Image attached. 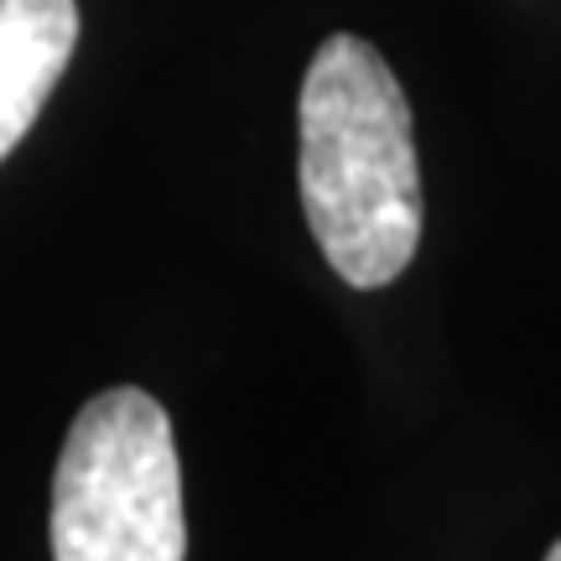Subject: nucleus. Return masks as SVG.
I'll return each mask as SVG.
<instances>
[{
	"label": "nucleus",
	"instance_id": "3",
	"mask_svg": "<svg viewBox=\"0 0 561 561\" xmlns=\"http://www.w3.org/2000/svg\"><path fill=\"white\" fill-rule=\"evenodd\" d=\"M79 42L73 0H0V161L37 125Z\"/></svg>",
	"mask_w": 561,
	"mask_h": 561
},
{
	"label": "nucleus",
	"instance_id": "1",
	"mask_svg": "<svg viewBox=\"0 0 561 561\" xmlns=\"http://www.w3.org/2000/svg\"><path fill=\"white\" fill-rule=\"evenodd\" d=\"M297 182L322 261L375 291L421 244V167L411 104L390 62L354 32H333L301 79Z\"/></svg>",
	"mask_w": 561,
	"mask_h": 561
},
{
	"label": "nucleus",
	"instance_id": "4",
	"mask_svg": "<svg viewBox=\"0 0 561 561\" xmlns=\"http://www.w3.org/2000/svg\"><path fill=\"white\" fill-rule=\"evenodd\" d=\"M546 561H561V541H557V546H551V551H546Z\"/></svg>",
	"mask_w": 561,
	"mask_h": 561
},
{
	"label": "nucleus",
	"instance_id": "2",
	"mask_svg": "<svg viewBox=\"0 0 561 561\" xmlns=\"http://www.w3.org/2000/svg\"><path fill=\"white\" fill-rule=\"evenodd\" d=\"M182 468L172 421L121 385L83 405L53 479V561H182Z\"/></svg>",
	"mask_w": 561,
	"mask_h": 561
}]
</instances>
